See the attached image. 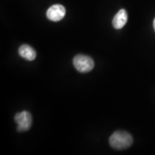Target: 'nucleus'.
I'll return each instance as SVG.
<instances>
[{"label": "nucleus", "instance_id": "nucleus-1", "mask_svg": "<svg viewBox=\"0 0 155 155\" xmlns=\"http://www.w3.org/2000/svg\"><path fill=\"white\" fill-rule=\"evenodd\" d=\"M133 138L130 134L124 131H116L109 138V144L116 150H125L131 146Z\"/></svg>", "mask_w": 155, "mask_h": 155}, {"label": "nucleus", "instance_id": "nucleus-2", "mask_svg": "<svg viewBox=\"0 0 155 155\" xmlns=\"http://www.w3.org/2000/svg\"><path fill=\"white\" fill-rule=\"evenodd\" d=\"M73 65L80 73H88L94 68V60L89 56L85 55H77L73 58Z\"/></svg>", "mask_w": 155, "mask_h": 155}, {"label": "nucleus", "instance_id": "nucleus-3", "mask_svg": "<svg viewBox=\"0 0 155 155\" xmlns=\"http://www.w3.org/2000/svg\"><path fill=\"white\" fill-rule=\"evenodd\" d=\"M15 121L17 124V131L24 132L28 131L32 127V115L29 111H23L17 113L15 116Z\"/></svg>", "mask_w": 155, "mask_h": 155}, {"label": "nucleus", "instance_id": "nucleus-4", "mask_svg": "<svg viewBox=\"0 0 155 155\" xmlns=\"http://www.w3.org/2000/svg\"><path fill=\"white\" fill-rule=\"evenodd\" d=\"M65 13H66V10L63 5H54L49 7V9L47 10L46 15L49 20L53 21V22H58L63 19Z\"/></svg>", "mask_w": 155, "mask_h": 155}, {"label": "nucleus", "instance_id": "nucleus-5", "mask_svg": "<svg viewBox=\"0 0 155 155\" xmlns=\"http://www.w3.org/2000/svg\"><path fill=\"white\" fill-rule=\"evenodd\" d=\"M128 20V15L124 9H121L114 16L112 25L116 30H119L125 26Z\"/></svg>", "mask_w": 155, "mask_h": 155}, {"label": "nucleus", "instance_id": "nucleus-6", "mask_svg": "<svg viewBox=\"0 0 155 155\" xmlns=\"http://www.w3.org/2000/svg\"><path fill=\"white\" fill-rule=\"evenodd\" d=\"M19 55L28 61H32L36 58L37 53L33 48L28 45H22L19 48Z\"/></svg>", "mask_w": 155, "mask_h": 155}, {"label": "nucleus", "instance_id": "nucleus-7", "mask_svg": "<svg viewBox=\"0 0 155 155\" xmlns=\"http://www.w3.org/2000/svg\"><path fill=\"white\" fill-rule=\"evenodd\" d=\"M153 26H154V31H155V18L154 19V22H153Z\"/></svg>", "mask_w": 155, "mask_h": 155}]
</instances>
